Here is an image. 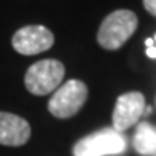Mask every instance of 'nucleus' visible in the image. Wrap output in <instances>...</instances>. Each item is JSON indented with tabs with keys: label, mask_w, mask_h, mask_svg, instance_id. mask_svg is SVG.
Listing matches in <instances>:
<instances>
[{
	"label": "nucleus",
	"mask_w": 156,
	"mask_h": 156,
	"mask_svg": "<svg viewBox=\"0 0 156 156\" xmlns=\"http://www.w3.org/2000/svg\"><path fill=\"white\" fill-rule=\"evenodd\" d=\"M137 16L131 10H115L102 21L97 30V41L104 49L121 48L137 29Z\"/></svg>",
	"instance_id": "f257e3e1"
},
{
	"label": "nucleus",
	"mask_w": 156,
	"mask_h": 156,
	"mask_svg": "<svg viewBox=\"0 0 156 156\" xmlns=\"http://www.w3.org/2000/svg\"><path fill=\"white\" fill-rule=\"evenodd\" d=\"M64 75H66V67L61 61L43 59L27 69L24 83L29 93L35 96H46L54 93L61 86Z\"/></svg>",
	"instance_id": "f03ea898"
},
{
	"label": "nucleus",
	"mask_w": 156,
	"mask_h": 156,
	"mask_svg": "<svg viewBox=\"0 0 156 156\" xmlns=\"http://www.w3.org/2000/svg\"><path fill=\"white\" fill-rule=\"evenodd\" d=\"M88 99V86L80 80H69L54 91L48 102V110L53 116L66 119L76 115Z\"/></svg>",
	"instance_id": "7ed1b4c3"
},
{
	"label": "nucleus",
	"mask_w": 156,
	"mask_h": 156,
	"mask_svg": "<svg viewBox=\"0 0 156 156\" xmlns=\"http://www.w3.org/2000/svg\"><path fill=\"white\" fill-rule=\"evenodd\" d=\"M126 150V139L116 129H101L83 137L73 147V156H108Z\"/></svg>",
	"instance_id": "20e7f679"
},
{
	"label": "nucleus",
	"mask_w": 156,
	"mask_h": 156,
	"mask_svg": "<svg viewBox=\"0 0 156 156\" xmlns=\"http://www.w3.org/2000/svg\"><path fill=\"white\" fill-rule=\"evenodd\" d=\"M11 43L19 54L34 56L51 48L54 43V35L48 27L34 24L16 30L11 38Z\"/></svg>",
	"instance_id": "39448f33"
},
{
	"label": "nucleus",
	"mask_w": 156,
	"mask_h": 156,
	"mask_svg": "<svg viewBox=\"0 0 156 156\" xmlns=\"http://www.w3.org/2000/svg\"><path fill=\"white\" fill-rule=\"evenodd\" d=\"M145 113V97L142 93L132 91L126 93L116 99V105L113 110V129L118 132L129 129L137 124L140 116Z\"/></svg>",
	"instance_id": "423d86ee"
},
{
	"label": "nucleus",
	"mask_w": 156,
	"mask_h": 156,
	"mask_svg": "<svg viewBox=\"0 0 156 156\" xmlns=\"http://www.w3.org/2000/svg\"><path fill=\"white\" fill-rule=\"evenodd\" d=\"M30 139V124L24 118L8 112H0V144L21 147Z\"/></svg>",
	"instance_id": "0eeeda50"
},
{
	"label": "nucleus",
	"mask_w": 156,
	"mask_h": 156,
	"mask_svg": "<svg viewBox=\"0 0 156 156\" xmlns=\"http://www.w3.org/2000/svg\"><path fill=\"white\" fill-rule=\"evenodd\" d=\"M134 148L142 156H156V129L148 123H140L134 134Z\"/></svg>",
	"instance_id": "6e6552de"
},
{
	"label": "nucleus",
	"mask_w": 156,
	"mask_h": 156,
	"mask_svg": "<svg viewBox=\"0 0 156 156\" xmlns=\"http://www.w3.org/2000/svg\"><path fill=\"white\" fill-rule=\"evenodd\" d=\"M144 6L150 15L156 16V0H144Z\"/></svg>",
	"instance_id": "1a4fd4ad"
},
{
	"label": "nucleus",
	"mask_w": 156,
	"mask_h": 156,
	"mask_svg": "<svg viewBox=\"0 0 156 156\" xmlns=\"http://www.w3.org/2000/svg\"><path fill=\"white\" fill-rule=\"evenodd\" d=\"M147 54L150 56V58L154 59V58H156V48H154L153 45H151V46H147Z\"/></svg>",
	"instance_id": "9d476101"
},
{
	"label": "nucleus",
	"mask_w": 156,
	"mask_h": 156,
	"mask_svg": "<svg viewBox=\"0 0 156 156\" xmlns=\"http://www.w3.org/2000/svg\"><path fill=\"white\" fill-rule=\"evenodd\" d=\"M154 40H156V37H154Z\"/></svg>",
	"instance_id": "9b49d317"
}]
</instances>
